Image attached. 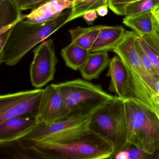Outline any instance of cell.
I'll return each instance as SVG.
<instances>
[{
  "instance_id": "obj_1",
  "label": "cell",
  "mask_w": 159,
  "mask_h": 159,
  "mask_svg": "<svg viewBox=\"0 0 159 159\" xmlns=\"http://www.w3.org/2000/svg\"><path fill=\"white\" fill-rule=\"evenodd\" d=\"M137 35L125 31L122 39L113 52L120 57L126 67L128 82L126 98H131L159 114V97L155 86L157 81L141 63L136 46Z\"/></svg>"
},
{
  "instance_id": "obj_2",
  "label": "cell",
  "mask_w": 159,
  "mask_h": 159,
  "mask_svg": "<svg viewBox=\"0 0 159 159\" xmlns=\"http://www.w3.org/2000/svg\"><path fill=\"white\" fill-rule=\"evenodd\" d=\"M70 11L71 9H68L57 17L43 23L19 21L14 26L5 46L0 50V63L9 66L18 64L32 48L67 24Z\"/></svg>"
},
{
  "instance_id": "obj_3",
  "label": "cell",
  "mask_w": 159,
  "mask_h": 159,
  "mask_svg": "<svg viewBox=\"0 0 159 159\" xmlns=\"http://www.w3.org/2000/svg\"><path fill=\"white\" fill-rule=\"evenodd\" d=\"M20 140L32 149L38 159H111L114 153L113 147L107 140L90 130L63 143H31Z\"/></svg>"
},
{
  "instance_id": "obj_4",
  "label": "cell",
  "mask_w": 159,
  "mask_h": 159,
  "mask_svg": "<svg viewBox=\"0 0 159 159\" xmlns=\"http://www.w3.org/2000/svg\"><path fill=\"white\" fill-rule=\"evenodd\" d=\"M127 140L150 155L159 151V114L131 98L124 99Z\"/></svg>"
},
{
  "instance_id": "obj_5",
  "label": "cell",
  "mask_w": 159,
  "mask_h": 159,
  "mask_svg": "<svg viewBox=\"0 0 159 159\" xmlns=\"http://www.w3.org/2000/svg\"><path fill=\"white\" fill-rule=\"evenodd\" d=\"M88 128L112 145L113 155L125 148L128 143L124 99L116 96L97 110L91 115Z\"/></svg>"
},
{
  "instance_id": "obj_6",
  "label": "cell",
  "mask_w": 159,
  "mask_h": 159,
  "mask_svg": "<svg viewBox=\"0 0 159 159\" xmlns=\"http://www.w3.org/2000/svg\"><path fill=\"white\" fill-rule=\"evenodd\" d=\"M62 95L69 116L92 115L114 96L88 81L76 79L55 84Z\"/></svg>"
},
{
  "instance_id": "obj_7",
  "label": "cell",
  "mask_w": 159,
  "mask_h": 159,
  "mask_svg": "<svg viewBox=\"0 0 159 159\" xmlns=\"http://www.w3.org/2000/svg\"><path fill=\"white\" fill-rule=\"evenodd\" d=\"M91 115L70 116L51 123L40 121L28 134L20 139L31 143L67 142L89 131Z\"/></svg>"
},
{
  "instance_id": "obj_8",
  "label": "cell",
  "mask_w": 159,
  "mask_h": 159,
  "mask_svg": "<svg viewBox=\"0 0 159 159\" xmlns=\"http://www.w3.org/2000/svg\"><path fill=\"white\" fill-rule=\"evenodd\" d=\"M44 89L20 91L0 96V123L17 116L31 115L39 118Z\"/></svg>"
},
{
  "instance_id": "obj_9",
  "label": "cell",
  "mask_w": 159,
  "mask_h": 159,
  "mask_svg": "<svg viewBox=\"0 0 159 159\" xmlns=\"http://www.w3.org/2000/svg\"><path fill=\"white\" fill-rule=\"evenodd\" d=\"M30 66V81L33 87L41 88L52 81L58 60L56 55L52 39L43 40L36 47Z\"/></svg>"
},
{
  "instance_id": "obj_10",
  "label": "cell",
  "mask_w": 159,
  "mask_h": 159,
  "mask_svg": "<svg viewBox=\"0 0 159 159\" xmlns=\"http://www.w3.org/2000/svg\"><path fill=\"white\" fill-rule=\"evenodd\" d=\"M68 117H70L69 111L56 84L48 85L44 89L41 103L39 116L40 121L52 122Z\"/></svg>"
},
{
  "instance_id": "obj_11",
  "label": "cell",
  "mask_w": 159,
  "mask_h": 159,
  "mask_svg": "<svg viewBox=\"0 0 159 159\" xmlns=\"http://www.w3.org/2000/svg\"><path fill=\"white\" fill-rule=\"evenodd\" d=\"M40 122L38 117L23 115L0 123V144L16 141L28 134Z\"/></svg>"
},
{
  "instance_id": "obj_12",
  "label": "cell",
  "mask_w": 159,
  "mask_h": 159,
  "mask_svg": "<svg viewBox=\"0 0 159 159\" xmlns=\"http://www.w3.org/2000/svg\"><path fill=\"white\" fill-rule=\"evenodd\" d=\"M74 0H48L27 15L25 21L30 23H43L57 17L64 11L71 9Z\"/></svg>"
},
{
  "instance_id": "obj_13",
  "label": "cell",
  "mask_w": 159,
  "mask_h": 159,
  "mask_svg": "<svg viewBox=\"0 0 159 159\" xmlns=\"http://www.w3.org/2000/svg\"><path fill=\"white\" fill-rule=\"evenodd\" d=\"M107 76L110 78L109 91L115 93L119 97L125 99L128 74L124 64L118 56L111 59Z\"/></svg>"
},
{
  "instance_id": "obj_14",
  "label": "cell",
  "mask_w": 159,
  "mask_h": 159,
  "mask_svg": "<svg viewBox=\"0 0 159 159\" xmlns=\"http://www.w3.org/2000/svg\"><path fill=\"white\" fill-rule=\"evenodd\" d=\"M125 30L121 26H102L100 32L90 50L91 52L113 51L122 39Z\"/></svg>"
},
{
  "instance_id": "obj_15",
  "label": "cell",
  "mask_w": 159,
  "mask_h": 159,
  "mask_svg": "<svg viewBox=\"0 0 159 159\" xmlns=\"http://www.w3.org/2000/svg\"><path fill=\"white\" fill-rule=\"evenodd\" d=\"M110 61L107 52H91L87 61L80 69L81 76L87 81L98 79L109 66Z\"/></svg>"
},
{
  "instance_id": "obj_16",
  "label": "cell",
  "mask_w": 159,
  "mask_h": 159,
  "mask_svg": "<svg viewBox=\"0 0 159 159\" xmlns=\"http://www.w3.org/2000/svg\"><path fill=\"white\" fill-rule=\"evenodd\" d=\"M26 18V15L21 14L16 0H0V34Z\"/></svg>"
},
{
  "instance_id": "obj_17",
  "label": "cell",
  "mask_w": 159,
  "mask_h": 159,
  "mask_svg": "<svg viewBox=\"0 0 159 159\" xmlns=\"http://www.w3.org/2000/svg\"><path fill=\"white\" fill-rule=\"evenodd\" d=\"M124 25L138 35H148L158 31L151 12L125 16Z\"/></svg>"
},
{
  "instance_id": "obj_18",
  "label": "cell",
  "mask_w": 159,
  "mask_h": 159,
  "mask_svg": "<svg viewBox=\"0 0 159 159\" xmlns=\"http://www.w3.org/2000/svg\"><path fill=\"white\" fill-rule=\"evenodd\" d=\"M91 52L71 42L63 48L61 54L66 66L74 70H80L87 61Z\"/></svg>"
},
{
  "instance_id": "obj_19",
  "label": "cell",
  "mask_w": 159,
  "mask_h": 159,
  "mask_svg": "<svg viewBox=\"0 0 159 159\" xmlns=\"http://www.w3.org/2000/svg\"><path fill=\"white\" fill-rule=\"evenodd\" d=\"M102 25L88 28L78 27L69 30L71 42L80 47L90 50L96 40Z\"/></svg>"
},
{
  "instance_id": "obj_20",
  "label": "cell",
  "mask_w": 159,
  "mask_h": 159,
  "mask_svg": "<svg viewBox=\"0 0 159 159\" xmlns=\"http://www.w3.org/2000/svg\"><path fill=\"white\" fill-rule=\"evenodd\" d=\"M1 155L4 158L38 159L33 151L25 146L20 139L0 144Z\"/></svg>"
},
{
  "instance_id": "obj_21",
  "label": "cell",
  "mask_w": 159,
  "mask_h": 159,
  "mask_svg": "<svg viewBox=\"0 0 159 159\" xmlns=\"http://www.w3.org/2000/svg\"><path fill=\"white\" fill-rule=\"evenodd\" d=\"M106 4H108L107 0H74L66 23L82 17L84 14L88 11H96L100 6Z\"/></svg>"
},
{
  "instance_id": "obj_22",
  "label": "cell",
  "mask_w": 159,
  "mask_h": 159,
  "mask_svg": "<svg viewBox=\"0 0 159 159\" xmlns=\"http://www.w3.org/2000/svg\"><path fill=\"white\" fill-rule=\"evenodd\" d=\"M159 6V0H139L125 7L124 16H130L142 13L151 12Z\"/></svg>"
},
{
  "instance_id": "obj_23",
  "label": "cell",
  "mask_w": 159,
  "mask_h": 159,
  "mask_svg": "<svg viewBox=\"0 0 159 159\" xmlns=\"http://www.w3.org/2000/svg\"><path fill=\"white\" fill-rule=\"evenodd\" d=\"M136 46L137 50L139 55L140 57L141 63L144 67L152 75V77H154L157 80H159V76L155 70V69L153 67V66H152L149 58L148 57L147 54L144 52V50L141 47L139 41L138 39V36L137 37L136 41Z\"/></svg>"
},
{
  "instance_id": "obj_24",
  "label": "cell",
  "mask_w": 159,
  "mask_h": 159,
  "mask_svg": "<svg viewBox=\"0 0 159 159\" xmlns=\"http://www.w3.org/2000/svg\"><path fill=\"white\" fill-rule=\"evenodd\" d=\"M137 36L138 39L139 41L141 47L144 50V52L147 54L159 77V54L156 52L153 49H152L149 45H148L142 39H140L138 35H137Z\"/></svg>"
},
{
  "instance_id": "obj_25",
  "label": "cell",
  "mask_w": 159,
  "mask_h": 159,
  "mask_svg": "<svg viewBox=\"0 0 159 159\" xmlns=\"http://www.w3.org/2000/svg\"><path fill=\"white\" fill-rule=\"evenodd\" d=\"M139 0H107L109 8L115 14L123 16L125 7Z\"/></svg>"
},
{
  "instance_id": "obj_26",
  "label": "cell",
  "mask_w": 159,
  "mask_h": 159,
  "mask_svg": "<svg viewBox=\"0 0 159 159\" xmlns=\"http://www.w3.org/2000/svg\"><path fill=\"white\" fill-rule=\"evenodd\" d=\"M125 149L127 153V159H147L151 156L144 151L129 143Z\"/></svg>"
},
{
  "instance_id": "obj_27",
  "label": "cell",
  "mask_w": 159,
  "mask_h": 159,
  "mask_svg": "<svg viewBox=\"0 0 159 159\" xmlns=\"http://www.w3.org/2000/svg\"><path fill=\"white\" fill-rule=\"evenodd\" d=\"M20 11L33 10L48 0H16Z\"/></svg>"
},
{
  "instance_id": "obj_28",
  "label": "cell",
  "mask_w": 159,
  "mask_h": 159,
  "mask_svg": "<svg viewBox=\"0 0 159 159\" xmlns=\"http://www.w3.org/2000/svg\"><path fill=\"white\" fill-rule=\"evenodd\" d=\"M145 42L159 54V32L147 37L145 39Z\"/></svg>"
},
{
  "instance_id": "obj_29",
  "label": "cell",
  "mask_w": 159,
  "mask_h": 159,
  "mask_svg": "<svg viewBox=\"0 0 159 159\" xmlns=\"http://www.w3.org/2000/svg\"><path fill=\"white\" fill-rule=\"evenodd\" d=\"M98 15L96 11L92 10L85 13L82 17L88 25H92L93 22L97 18Z\"/></svg>"
},
{
  "instance_id": "obj_30",
  "label": "cell",
  "mask_w": 159,
  "mask_h": 159,
  "mask_svg": "<svg viewBox=\"0 0 159 159\" xmlns=\"http://www.w3.org/2000/svg\"><path fill=\"white\" fill-rule=\"evenodd\" d=\"M153 16L154 22L157 27V30L159 32V6L151 11Z\"/></svg>"
},
{
  "instance_id": "obj_31",
  "label": "cell",
  "mask_w": 159,
  "mask_h": 159,
  "mask_svg": "<svg viewBox=\"0 0 159 159\" xmlns=\"http://www.w3.org/2000/svg\"><path fill=\"white\" fill-rule=\"evenodd\" d=\"M108 5L106 4L100 6L99 8H98L96 11L98 16L102 17L107 16L108 12Z\"/></svg>"
},
{
  "instance_id": "obj_32",
  "label": "cell",
  "mask_w": 159,
  "mask_h": 159,
  "mask_svg": "<svg viewBox=\"0 0 159 159\" xmlns=\"http://www.w3.org/2000/svg\"><path fill=\"white\" fill-rule=\"evenodd\" d=\"M155 86H156V90H157V93L159 97V80L157 81L155 84Z\"/></svg>"
},
{
  "instance_id": "obj_33",
  "label": "cell",
  "mask_w": 159,
  "mask_h": 159,
  "mask_svg": "<svg viewBox=\"0 0 159 159\" xmlns=\"http://www.w3.org/2000/svg\"><path fill=\"white\" fill-rule=\"evenodd\" d=\"M157 156H158V157H157V158H158V159H159V153H158V155H157Z\"/></svg>"
}]
</instances>
